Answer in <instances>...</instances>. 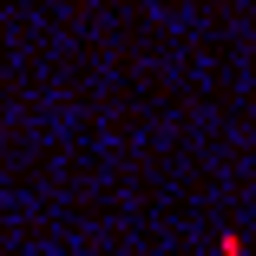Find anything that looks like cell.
Wrapping results in <instances>:
<instances>
[{"instance_id": "1", "label": "cell", "mask_w": 256, "mask_h": 256, "mask_svg": "<svg viewBox=\"0 0 256 256\" xmlns=\"http://www.w3.org/2000/svg\"><path fill=\"white\" fill-rule=\"evenodd\" d=\"M217 256H243V236H236V230H224V236H217Z\"/></svg>"}]
</instances>
